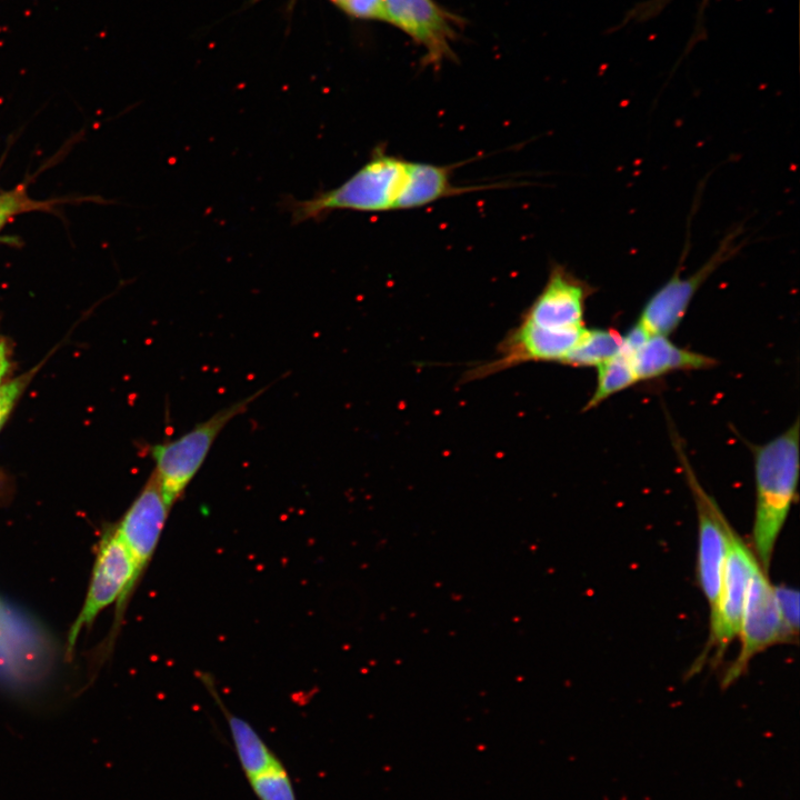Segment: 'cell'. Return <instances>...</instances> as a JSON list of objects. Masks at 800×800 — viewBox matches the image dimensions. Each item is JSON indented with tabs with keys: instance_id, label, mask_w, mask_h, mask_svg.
Segmentation results:
<instances>
[{
	"instance_id": "obj_1",
	"label": "cell",
	"mask_w": 800,
	"mask_h": 800,
	"mask_svg": "<svg viewBox=\"0 0 800 800\" xmlns=\"http://www.w3.org/2000/svg\"><path fill=\"white\" fill-rule=\"evenodd\" d=\"M411 161L377 147L367 162L336 188L310 199L284 198L281 203L293 223L319 222L337 210L380 213L402 210Z\"/></svg>"
},
{
	"instance_id": "obj_2",
	"label": "cell",
	"mask_w": 800,
	"mask_h": 800,
	"mask_svg": "<svg viewBox=\"0 0 800 800\" xmlns=\"http://www.w3.org/2000/svg\"><path fill=\"white\" fill-rule=\"evenodd\" d=\"M756 508L752 550L769 572L777 540L797 494L799 421L762 446L754 447Z\"/></svg>"
},
{
	"instance_id": "obj_3",
	"label": "cell",
	"mask_w": 800,
	"mask_h": 800,
	"mask_svg": "<svg viewBox=\"0 0 800 800\" xmlns=\"http://www.w3.org/2000/svg\"><path fill=\"white\" fill-rule=\"evenodd\" d=\"M269 386L217 411L209 419L197 423L174 440L157 443L150 448L154 473L164 500L172 508L203 464L211 447L224 427L248 410Z\"/></svg>"
},
{
	"instance_id": "obj_4",
	"label": "cell",
	"mask_w": 800,
	"mask_h": 800,
	"mask_svg": "<svg viewBox=\"0 0 800 800\" xmlns=\"http://www.w3.org/2000/svg\"><path fill=\"white\" fill-rule=\"evenodd\" d=\"M673 444L696 506L698 519L697 580L708 602L710 618L717 607L726 559L734 529L717 501L699 482L678 439L674 438Z\"/></svg>"
},
{
	"instance_id": "obj_5",
	"label": "cell",
	"mask_w": 800,
	"mask_h": 800,
	"mask_svg": "<svg viewBox=\"0 0 800 800\" xmlns=\"http://www.w3.org/2000/svg\"><path fill=\"white\" fill-rule=\"evenodd\" d=\"M761 566L753 550L736 532L732 533L726 559L721 589L713 614L709 618V638L700 668L707 659L717 666L738 637L750 579Z\"/></svg>"
},
{
	"instance_id": "obj_6",
	"label": "cell",
	"mask_w": 800,
	"mask_h": 800,
	"mask_svg": "<svg viewBox=\"0 0 800 800\" xmlns=\"http://www.w3.org/2000/svg\"><path fill=\"white\" fill-rule=\"evenodd\" d=\"M137 583L134 563L127 547L114 528L107 530L99 543L86 600L70 629L69 650L81 631L89 627L106 607L117 601V614L120 616Z\"/></svg>"
},
{
	"instance_id": "obj_7",
	"label": "cell",
	"mask_w": 800,
	"mask_h": 800,
	"mask_svg": "<svg viewBox=\"0 0 800 800\" xmlns=\"http://www.w3.org/2000/svg\"><path fill=\"white\" fill-rule=\"evenodd\" d=\"M738 638L740 650L722 678L723 687L738 680L757 654L774 644L787 643L774 586L761 566L756 569L749 582Z\"/></svg>"
},
{
	"instance_id": "obj_8",
	"label": "cell",
	"mask_w": 800,
	"mask_h": 800,
	"mask_svg": "<svg viewBox=\"0 0 800 800\" xmlns=\"http://www.w3.org/2000/svg\"><path fill=\"white\" fill-rule=\"evenodd\" d=\"M738 232L728 234L713 254L694 273L682 278L676 272L644 304L638 322L650 334L668 336L681 322L696 292L730 257L739 244Z\"/></svg>"
},
{
	"instance_id": "obj_9",
	"label": "cell",
	"mask_w": 800,
	"mask_h": 800,
	"mask_svg": "<svg viewBox=\"0 0 800 800\" xmlns=\"http://www.w3.org/2000/svg\"><path fill=\"white\" fill-rule=\"evenodd\" d=\"M591 287L561 264L550 268L539 294L523 310L521 321L551 330L584 328V310Z\"/></svg>"
},
{
	"instance_id": "obj_10",
	"label": "cell",
	"mask_w": 800,
	"mask_h": 800,
	"mask_svg": "<svg viewBox=\"0 0 800 800\" xmlns=\"http://www.w3.org/2000/svg\"><path fill=\"white\" fill-rule=\"evenodd\" d=\"M170 509L164 500L159 480L152 471L139 494L114 527L132 558L138 581L158 547Z\"/></svg>"
},
{
	"instance_id": "obj_11",
	"label": "cell",
	"mask_w": 800,
	"mask_h": 800,
	"mask_svg": "<svg viewBox=\"0 0 800 800\" xmlns=\"http://www.w3.org/2000/svg\"><path fill=\"white\" fill-rule=\"evenodd\" d=\"M48 653L41 630L0 600V678L9 682L37 679Z\"/></svg>"
},
{
	"instance_id": "obj_12",
	"label": "cell",
	"mask_w": 800,
	"mask_h": 800,
	"mask_svg": "<svg viewBox=\"0 0 800 800\" xmlns=\"http://www.w3.org/2000/svg\"><path fill=\"white\" fill-rule=\"evenodd\" d=\"M383 20L397 26L422 44L433 61L450 52L452 30L443 10L433 0H382Z\"/></svg>"
},
{
	"instance_id": "obj_13",
	"label": "cell",
	"mask_w": 800,
	"mask_h": 800,
	"mask_svg": "<svg viewBox=\"0 0 800 800\" xmlns=\"http://www.w3.org/2000/svg\"><path fill=\"white\" fill-rule=\"evenodd\" d=\"M638 381L653 379L674 370L710 368L713 358L674 344L668 336L651 334L631 356Z\"/></svg>"
},
{
	"instance_id": "obj_14",
	"label": "cell",
	"mask_w": 800,
	"mask_h": 800,
	"mask_svg": "<svg viewBox=\"0 0 800 800\" xmlns=\"http://www.w3.org/2000/svg\"><path fill=\"white\" fill-rule=\"evenodd\" d=\"M453 169L454 166L411 161L409 187L402 202V210L426 207L443 198L488 188L454 184L452 180Z\"/></svg>"
},
{
	"instance_id": "obj_15",
	"label": "cell",
	"mask_w": 800,
	"mask_h": 800,
	"mask_svg": "<svg viewBox=\"0 0 800 800\" xmlns=\"http://www.w3.org/2000/svg\"><path fill=\"white\" fill-rule=\"evenodd\" d=\"M204 684L226 718L237 758L247 779L266 771L278 762L280 759L256 729L224 706L210 681L204 680Z\"/></svg>"
},
{
	"instance_id": "obj_16",
	"label": "cell",
	"mask_w": 800,
	"mask_h": 800,
	"mask_svg": "<svg viewBox=\"0 0 800 800\" xmlns=\"http://www.w3.org/2000/svg\"><path fill=\"white\" fill-rule=\"evenodd\" d=\"M622 334L616 329L584 328L562 364L598 367L622 352Z\"/></svg>"
},
{
	"instance_id": "obj_17",
	"label": "cell",
	"mask_w": 800,
	"mask_h": 800,
	"mask_svg": "<svg viewBox=\"0 0 800 800\" xmlns=\"http://www.w3.org/2000/svg\"><path fill=\"white\" fill-rule=\"evenodd\" d=\"M638 382L631 358L624 353L604 361L597 367V386L584 407L590 410L614 393Z\"/></svg>"
},
{
	"instance_id": "obj_18",
	"label": "cell",
	"mask_w": 800,
	"mask_h": 800,
	"mask_svg": "<svg viewBox=\"0 0 800 800\" xmlns=\"http://www.w3.org/2000/svg\"><path fill=\"white\" fill-rule=\"evenodd\" d=\"M248 781L258 800H297L292 780L281 760Z\"/></svg>"
},
{
	"instance_id": "obj_19",
	"label": "cell",
	"mask_w": 800,
	"mask_h": 800,
	"mask_svg": "<svg viewBox=\"0 0 800 800\" xmlns=\"http://www.w3.org/2000/svg\"><path fill=\"white\" fill-rule=\"evenodd\" d=\"M774 596L786 642L792 643L799 634V592L788 586H774Z\"/></svg>"
},
{
	"instance_id": "obj_20",
	"label": "cell",
	"mask_w": 800,
	"mask_h": 800,
	"mask_svg": "<svg viewBox=\"0 0 800 800\" xmlns=\"http://www.w3.org/2000/svg\"><path fill=\"white\" fill-rule=\"evenodd\" d=\"M52 201H38L32 199L26 187H17L7 192H0V230L14 216L34 210H49Z\"/></svg>"
},
{
	"instance_id": "obj_21",
	"label": "cell",
	"mask_w": 800,
	"mask_h": 800,
	"mask_svg": "<svg viewBox=\"0 0 800 800\" xmlns=\"http://www.w3.org/2000/svg\"><path fill=\"white\" fill-rule=\"evenodd\" d=\"M32 374L26 373L7 383L0 384V430L7 421L10 412L22 394Z\"/></svg>"
},
{
	"instance_id": "obj_22",
	"label": "cell",
	"mask_w": 800,
	"mask_h": 800,
	"mask_svg": "<svg viewBox=\"0 0 800 800\" xmlns=\"http://www.w3.org/2000/svg\"><path fill=\"white\" fill-rule=\"evenodd\" d=\"M339 7L356 18L383 20L382 0H344Z\"/></svg>"
},
{
	"instance_id": "obj_23",
	"label": "cell",
	"mask_w": 800,
	"mask_h": 800,
	"mask_svg": "<svg viewBox=\"0 0 800 800\" xmlns=\"http://www.w3.org/2000/svg\"><path fill=\"white\" fill-rule=\"evenodd\" d=\"M9 359L7 353V347L3 341L0 340V382L6 376L9 369Z\"/></svg>"
},
{
	"instance_id": "obj_24",
	"label": "cell",
	"mask_w": 800,
	"mask_h": 800,
	"mask_svg": "<svg viewBox=\"0 0 800 800\" xmlns=\"http://www.w3.org/2000/svg\"><path fill=\"white\" fill-rule=\"evenodd\" d=\"M331 1L334 2L336 4L340 6L344 0H331Z\"/></svg>"
},
{
	"instance_id": "obj_25",
	"label": "cell",
	"mask_w": 800,
	"mask_h": 800,
	"mask_svg": "<svg viewBox=\"0 0 800 800\" xmlns=\"http://www.w3.org/2000/svg\"><path fill=\"white\" fill-rule=\"evenodd\" d=\"M660 1L666 2V0H659V2H660Z\"/></svg>"
}]
</instances>
